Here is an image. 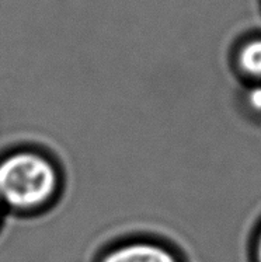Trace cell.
Segmentation results:
<instances>
[{"mask_svg":"<svg viewBox=\"0 0 261 262\" xmlns=\"http://www.w3.org/2000/svg\"><path fill=\"white\" fill-rule=\"evenodd\" d=\"M250 262H261V222L257 226L251 238Z\"/></svg>","mask_w":261,"mask_h":262,"instance_id":"277c9868","label":"cell"},{"mask_svg":"<svg viewBox=\"0 0 261 262\" xmlns=\"http://www.w3.org/2000/svg\"><path fill=\"white\" fill-rule=\"evenodd\" d=\"M64 187V171L48 151L24 145L0 155V206L5 213H44L56 204Z\"/></svg>","mask_w":261,"mask_h":262,"instance_id":"6da1fadb","label":"cell"},{"mask_svg":"<svg viewBox=\"0 0 261 262\" xmlns=\"http://www.w3.org/2000/svg\"><path fill=\"white\" fill-rule=\"evenodd\" d=\"M5 210L2 209V206H0V225H2V220H3V216H5Z\"/></svg>","mask_w":261,"mask_h":262,"instance_id":"5b68a950","label":"cell"},{"mask_svg":"<svg viewBox=\"0 0 261 262\" xmlns=\"http://www.w3.org/2000/svg\"><path fill=\"white\" fill-rule=\"evenodd\" d=\"M96 262H186L176 248L153 237H129L104 248Z\"/></svg>","mask_w":261,"mask_h":262,"instance_id":"7a4b0ae2","label":"cell"},{"mask_svg":"<svg viewBox=\"0 0 261 262\" xmlns=\"http://www.w3.org/2000/svg\"><path fill=\"white\" fill-rule=\"evenodd\" d=\"M235 68L249 86L261 84V37H254L242 43L235 54Z\"/></svg>","mask_w":261,"mask_h":262,"instance_id":"3957f363","label":"cell"}]
</instances>
